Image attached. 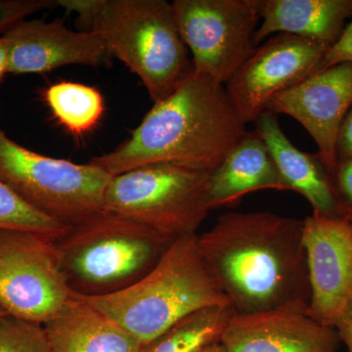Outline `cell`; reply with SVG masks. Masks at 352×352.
<instances>
[{"label":"cell","mask_w":352,"mask_h":352,"mask_svg":"<svg viewBox=\"0 0 352 352\" xmlns=\"http://www.w3.org/2000/svg\"><path fill=\"white\" fill-rule=\"evenodd\" d=\"M0 352H51L43 325L6 315L0 320Z\"/></svg>","instance_id":"22"},{"label":"cell","mask_w":352,"mask_h":352,"mask_svg":"<svg viewBox=\"0 0 352 352\" xmlns=\"http://www.w3.org/2000/svg\"><path fill=\"white\" fill-rule=\"evenodd\" d=\"M8 45V74H43L68 65L99 67L110 60L101 38L74 32L63 20H22L3 32Z\"/></svg>","instance_id":"14"},{"label":"cell","mask_w":352,"mask_h":352,"mask_svg":"<svg viewBox=\"0 0 352 352\" xmlns=\"http://www.w3.org/2000/svg\"><path fill=\"white\" fill-rule=\"evenodd\" d=\"M102 0H57V6L64 7L66 10L76 12L78 19L89 32Z\"/></svg>","instance_id":"26"},{"label":"cell","mask_w":352,"mask_h":352,"mask_svg":"<svg viewBox=\"0 0 352 352\" xmlns=\"http://www.w3.org/2000/svg\"><path fill=\"white\" fill-rule=\"evenodd\" d=\"M254 124L288 189L300 194L315 214L342 215L332 178L318 155L298 149L287 138L275 113L264 112Z\"/></svg>","instance_id":"15"},{"label":"cell","mask_w":352,"mask_h":352,"mask_svg":"<svg viewBox=\"0 0 352 352\" xmlns=\"http://www.w3.org/2000/svg\"><path fill=\"white\" fill-rule=\"evenodd\" d=\"M352 106V63L335 65L278 94L265 112L293 118L310 134L329 173L338 166L340 126Z\"/></svg>","instance_id":"12"},{"label":"cell","mask_w":352,"mask_h":352,"mask_svg":"<svg viewBox=\"0 0 352 352\" xmlns=\"http://www.w3.org/2000/svg\"><path fill=\"white\" fill-rule=\"evenodd\" d=\"M208 175L175 164L141 166L111 178L103 210L173 239L196 235L210 212Z\"/></svg>","instance_id":"7"},{"label":"cell","mask_w":352,"mask_h":352,"mask_svg":"<svg viewBox=\"0 0 352 352\" xmlns=\"http://www.w3.org/2000/svg\"><path fill=\"white\" fill-rule=\"evenodd\" d=\"M52 240L0 229V308L6 315L44 325L73 298Z\"/></svg>","instance_id":"9"},{"label":"cell","mask_w":352,"mask_h":352,"mask_svg":"<svg viewBox=\"0 0 352 352\" xmlns=\"http://www.w3.org/2000/svg\"><path fill=\"white\" fill-rule=\"evenodd\" d=\"M58 6L57 0H0V32L25 17Z\"/></svg>","instance_id":"23"},{"label":"cell","mask_w":352,"mask_h":352,"mask_svg":"<svg viewBox=\"0 0 352 352\" xmlns=\"http://www.w3.org/2000/svg\"><path fill=\"white\" fill-rule=\"evenodd\" d=\"M221 342L228 352H337L340 344L337 330L314 320L300 302L234 314Z\"/></svg>","instance_id":"13"},{"label":"cell","mask_w":352,"mask_h":352,"mask_svg":"<svg viewBox=\"0 0 352 352\" xmlns=\"http://www.w3.org/2000/svg\"><path fill=\"white\" fill-rule=\"evenodd\" d=\"M337 352H339V351H337Z\"/></svg>","instance_id":"32"},{"label":"cell","mask_w":352,"mask_h":352,"mask_svg":"<svg viewBox=\"0 0 352 352\" xmlns=\"http://www.w3.org/2000/svg\"><path fill=\"white\" fill-rule=\"evenodd\" d=\"M263 0H175L176 23L194 71L226 85L256 47Z\"/></svg>","instance_id":"8"},{"label":"cell","mask_w":352,"mask_h":352,"mask_svg":"<svg viewBox=\"0 0 352 352\" xmlns=\"http://www.w3.org/2000/svg\"><path fill=\"white\" fill-rule=\"evenodd\" d=\"M265 189L289 190L263 138L256 131H247L208 175V208L234 207L248 194Z\"/></svg>","instance_id":"16"},{"label":"cell","mask_w":352,"mask_h":352,"mask_svg":"<svg viewBox=\"0 0 352 352\" xmlns=\"http://www.w3.org/2000/svg\"><path fill=\"white\" fill-rule=\"evenodd\" d=\"M340 63H352V18L337 43L333 44L326 53L323 69Z\"/></svg>","instance_id":"25"},{"label":"cell","mask_w":352,"mask_h":352,"mask_svg":"<svg viewBox=\"0 0 352 352\" xmlns=\"http://www.w3.org/2000/svg\"><path fill=\"white\" fill-rule=\"evenodd\" d=\"M247 131L226 87L192 68L173 94L154 104L129 140L90 164L111 176L154 164L210 173Z\"/></svg>","instance_id":"2"},{"label":"cell","mask_w":352,"mask_h":352,"mask_svg":"<svg viewBox=\"0 0 352 352\" xmlns=\"http://www.w3.org/2000/svg\"><path fill=\"white\" fill-rule=\"evenodd\" d=\"M175 240L138 221L102 210L52 240L73 296L111 295L154 270Z\"/></svg>","instance_id":"3"},{"label":"cell","mask_w":352,"mask_h":352,"mask_svg":"<svg viewBox=\"0 0 352 352\" xmlns=\"http://www.w3.org/2000/svg\"><path fill=\"white\" fill-rule=\"evenodd\" d=\"M89 32L140 78L154 103L173 94L193 68L166 0H102Z\"/></svg>","instance_id":"5"},{"label":"cell","mask_w":352,"mask_h":352,"mask_svg":"<svg viewBox=\"0 0 352 352\" xmlns=\"http://www.w3.org/2000/svg\"><path fill=\"white\" fill-rule=\"evenodd\" d=\"M45 100L55 119L75 136L95 129L105 109L100 92L82 83H55L46 90Z\"/></svg>","instance_id":"20"},{"label":"cell","mask_w":352,"mask_h":352,"mask_svg":"<svg viewBox=\"0 0 352 352\" xmlns=\"http://www.w3.org/2000/svg\"><path fill=\"white\" fill-rule=\"evenodd\" d=\"M339 335L340 344L346 347V352H352V312L336 329Z\"/></svg>","instance_id":"28"},{"label":"cell","mask_w":352,"mask_h":352,"mask_svg":"<svg viewBox=\"0 0 352 352\" xmlns=\"http://www.w3.org/2000/svg\"><path fill=\"white\" fill-rule=\"evenodd\" d=\"M329 48L286 34H275L256 46L224 85L245 126L254 124L278 94L321 72Z\"/></svg>","instance_id":"10"},{"label":"cell","mask_w":352,"mask_h":352,"mask_svg":"<svg viewBox=\"0 0 352 352\" xmlns=\"http://www.w3.org/2000/svg\"><path fill=\"white\" fill-rule=\"evenodd\" d=\"M4 316H6V312L0 308V320L3 318Z\"/></svg>","instance_id":"31"},{"label":"cell","mask_w":352,"mask_h":352,"mask_svg":"<svg viewBox=\"0 0 352 352\" xmlns=\"http://www.w3.org/2000/svg\"><path fill=\"white\" fill-rule=\"evenodd\" d=\"M69 226L28 206L0 182V229H18L55 239Z\"/></svg>","instance_id":"21"},{"label":"cell","mask_w":352,"mask_h":352,"mask_svg":"<svg viewBox=\"0 0 352 352\" xmlns=\"http://www.w3.org/2000/svg\"><path fill=\"white\" fill-rule=\"evenodd\" d=\"M43 328L51 352H140L142 349L131 333L75 296Z\"/></svg>","instance_id":"18"},{"label":"cell","mask_w":352,"mask_h":352,"mask_svg":"<svg viewBox=\"0 0 352 352\" xmlns=\"http://www.w3.org/2000/svg\"><path fill=\"white\" fill-rule=\"evenodd\" d=\"M73 296L107 315L142 346L192 312L230 305L201 254L198 234L175 240L154 270L129 288Z\"/></svg>","instance_id":"4"},{"label":"cell","mask_w":352,"mask_h":352,"mask_svg":"<svg viewBox=\"0 0 352 352\" xmlns=\"http://www.w3.org/2000/svg\"><path fill=\"white\" fill-rule=\"evenodd\" d=\"M199 352H228L226 349V346H223L221 342H215V344H210L205 349H201V351Z\"/></svg>","instance_id":"30"},{"label":"cell","mask_w":352,"mask_h":352,"mask_svg":"<svg viewBox=\"0 0 352 352\" xmlns=\"http://www.w3.org/2000/svg\"><path fill=\"white\" fill-rule=\"evenodd\" d=\"M331 178L342 215L352 219V159L339 162Z\"/></svg>","instance_id":"24"},{"label":"cell","mask_w":352,"mask_h":352,"mask_svg":"<svg viewBox=\"0 0 352 352\" xmlns=\"http://www.w3.org/2000/svg\"><path fill=\"white\" fill-rule=\"evenodd\" d=\"M234 314L230 305L201 308L175 322L142 346L140 352H199L221 342Z\"/></svg>","instance_id":"19"},{"label":"cell","mask_w":352,"mask_h":352,"mask_svg":"<svg viewBox=\"0 0 352 352\" xmlns=\"http://www.w3.org/2000/svg\"><path fill=\"white\" fill-rule=\"evenodd\" d=\"M198 244L235 314L309 305L303 220L268 212H227L198 235Z\"/></svg>","instance_id":"1"},{"label":"cell","mask_w":352,"mask_h":352,"mask_svg":"<svg viewBox=\"0 0 352 352\" xmlns=\"http://www.w3.org/2000/svg\"><path fill=\"white\" fill-rule=\"evenodd\" d=\"M309 273L308 315L337 329L352 312V219L312 214L303 219Z\"/></svg>","instance_id":"11"},{"label":"cell","mask_w":352,"mask_h":352,"mask_svg":"<svg viewBox=\"0 0 352 352\" xmlns=\"http://www.w3.org/2000/svg\"><path fill=\"white\" fill-rule=\"evenodd\" d=\"M337 157L338 163L352 159V106L340 126L337 141Z\"/></svg>","instance_id":"27"},{"label":"cell","mask_w":352,"mask_h":352,"mask_svg":"<svg viewBox=\"0 0 352 352\" xmlns=\"http://www.w3.org/2000/svg\"><path fill=\"white\" fill-rule=\"evenodd\" d=\"M113 176L92 164L43 156L0 129V182L38 212L66 226L103 210Z\"/></svg>","instance_id":"6"},{"label":"cell","mask_w":352,"mask_h":352,"mask_svg":"<svg viewBox=\"0 0 352 352\" xmlns=\"http://www.w3.org/2000/svg\"><path fill=\"white\" fill-rule=\"evenodd\" d=\"M8 74V45L3 36L0 38V82Z\"/></svg>","instance_id":"29"},{"label":"cell","mask_w":352,"mask_h":352,"mask_svg":"<svg viewBox=\"0 0 352 352\" xmlns=\"http://www.w3.org/2000/svg\"><path fill=\"white\" fill-rule=\"evenodd\" d=\"M351 17L352 0H263L254 44L286 34L331 47Z\"/></svg>","instance_id":"17"}]
</instances>
